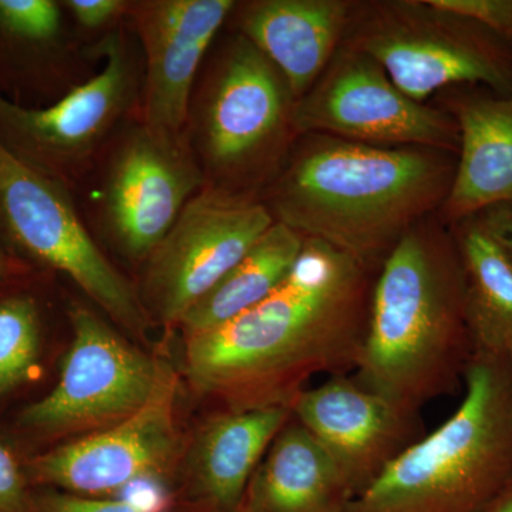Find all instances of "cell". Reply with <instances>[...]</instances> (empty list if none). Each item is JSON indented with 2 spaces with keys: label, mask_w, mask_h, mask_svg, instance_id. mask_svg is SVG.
<instances>
[{
  "label": "cell",
  "mask_w": 512,
  "mask_h": 512,
  "mask_svg": "<svg viewBox=\"0 0 512 512\" xmlns=\"http://www.w3.org/2000/svg\"><path fill=\"white\" fill-rule=\"evenodd\" d=\"M458 15L476 20L512 47V0H431Z\"/></svg>",
  "instance_id": "cb8c5ba5"
},
{
  "label": "cell",
  "mask_w": 512,
  "mask_h": 512,
  "mask_svg": "<svg viewBox=\"0 0 512 512\" xmlns=\"http://www.w3.org/2000/svg\"><path fill=\"white\" fill-rule=\"evenodd\" d=\"M247 493L252 512H345L355 498L335 461L292 416Z\"/></svg>",
  "instance_id": "d6986e66"
},
{
  "label": "cell",
  "mask_w": 512,
  "mask_h": 512,
  "mask_svg": "<svg viewBox=\"0 0 512 512\" xmlns=\"http://www.w3.org/2000/svg\"><path fill=\"white\" fill-rule=\"evenodd\" d=\"M254 192L205 184L147 258L140 299L167 325H180L205 293L274 225Z\"/></svg>",
  "instance_id": "30bf717a"
},
{
  "label": "cell",
  "mask_w": 512,
  "mask_h": 512,
  "mask_svg": "<svg viewBox=\"0 0 512 512\" xmlns=\"http://www.w3.org/2000/svg\"><path fill=\"white\" fill-rule=\"evenodd\" d=\"M291 410L293 419L335 461L355 497L394 458L426 436L421 410L372 392L348 375L306 387Z\"/></svg>",
  "instance_id": "4fadbf2b"
},
{
  "label": "cell",
  "mask_w": 512,
  "mask_h": 512,
  "mask_svg": "<svg viewBox=\"0 0 512 512\" xmlns=\"http://www.w3.org/2000/svg\"><path fill=\"white\" fill-rule=\"evenodd\" d=\"M0 512H39L25 476L8 448L0 444Z\"/></svg>",
  "instance_id": "484cf974"
},
{
  "label": "cell",
  "mask_w": 512,
  "mask_h": 512,
  "mask_svg": "<svg viewBox=\"0 0 512 512\" xmlns=\"http://www.w3.org/2000/svg\"><path fill=\"white\" fill-rule=\"evenodd\" d=\"M295 99L284 76L242 35L222 50L191 107L187 133L205 184L249 192L284 164Z\"/></svg>",
  "instance_id": "5b68a950"
},
{
  "label": "cell",
  "mask_w": 512,
  "mask_h": 512,
  "mask_svg": "<svg viewBox=\"0 0 512 512\" xmlns=\"http://www.w3.org/2000/svg\"><path fill=\"white\" fill-rule=\"evenodd\" d=\"M70 320L73 340L59 383L23 412L28 429L55 436L109 429L175 379L168 365L134 348L89 309L74 306Z\"/></svg>",
  "instance_id": "52a82bcc"
},
{
  "label": "cell",
  "mask_w": 512,
  "mask_h": 512,
  "mask_svg": "<svg viewBox=\"0 0 512 512\" xmlns=\"http://www.w3.org/2000/svg\"><path fill=\"white\" fill-rule=\"evenodd\" d=\"M234 0H144L131 2L128 16L144 55L140 123L167 133H185L192 89L205 53Z\"/></svg>",
  "instance_id": "9a60e30c"
},
{
  "label": "cell",
  "mask_w": 512,
  "mask_h": 512,
  "mask_svg": "<svg viewBox=\"0 0 512 512\" xmlns=\"http://www.w3.org/2000/svg\"><path fill=\"white\" fill-rule=\"evenodd\" d=\"M450 229L463 265L473 357L512 367V262L476 218Z\"/></svg>",
  "instance_id": "ffe728a7"
},
{
  "label": "cell",
  "mask_w": 512,
  "mask_h": 512,
  "mask_svg": "<svg viewBox=\"0 0 512 512\" xmlns=\"http://www.w3.org/2000/svg\"><path fill=\"white\" fill-rule=\"evenodd\" d=\"M39 512H165L154 510L128 498L82 497L49 490L36 497Z\"/></svg>",
  "instance_id": "d4e9b609"
},
{
  "label": "cell",
  "mask_w": 512,
  "mask_h": 512,
  "mask_svg": "<svg viewBox=\"0 0 512 512\" xmlns=\"http://www.w3.org/2000/svg\"><path fill=\"white\" fill-rule=\"evenodd\" d=\"M15 269L16 266L13 264L12 259L0 249V281L12 274V272H15Z\"/></svg>",
  "instance_id": "f546056e"
},
{
  "label": "cell",
  "mask_w": 512,
  "mask_h": 512,
  "mask_svg": "<svg viewBox=\"0 0 512 512\" xmlns=\"http://www.w3.org/2000/svg\"><path fill=\"white\" fill-rule=\"evenodd\" d=\"M177 377L140 412L35 458L29 474L63 493L107 498L144 478H158L178 450Z\"/></svg>",
  "instance_id": "5bb4252c"
},
{
  "label": "cell",
  "mask_w": 512,
  "mask_h": 512,
  "mask_svg": "<svg viewBox=\"0 0 512 512\" xmlns=\"http://www.w3.org/2000/svg\"><path fill=\"white\" fill-rule=\"evenodd\" d=\"M343 43L373 57L419 103L454 86L512 96V47L431 0L356 2Z\"/></svg>",
  "instance_id": "8992f818"
},
{
  "label": "cell",
  "mask_w": 512,
  "mask_h": 512,
  "mask_svg": "<svg viewBox=\"0 0 512 512\" xmlns=\"http://www.w3.org/2000/svg\"><path fill=\"white\" fill-rule=\"evenodd\" d=\"M291 407L224 410L202 426L194 444L190 494L205 512H234L262 457L291 419Z\"/></svg>",
  "instance_id": "ac0fdd59"
},
{
  "label": "cell",
  "mask_w": 512,
  "mask_h": 512,
  "mask_svg": "<svg viewBox=\"0 0 512 512\" xmlns=\"http://www.w3.org/2000/svg\"><path fill=\"white\" fill-rule=\"evenodd\" d=\"M234 512H252L251 498H249L248 493H245L244 498H242L241 504L238 505L237 510H235Z\"/></svg>",
  "instance_id": "4dcf8cb0"
},
{
  "label": "cell",
  "mask_w": 512,
  "mask_h": 512,
  "mask_svg": "<svg viewBox=\"0 0 512 512\" xmlns=\"http://www.w3.org/2000/svg\"><path fill=\"white\" fill-rule=\"evenodd\" d=\"M0 217L20 247L73 279L117 323L133 333L146 330L140 295L90 237L63 184L2 141Z\"/></svg>",
  "instance_id": "9c48e42d"
},
{
  "label": "cell",
  "mask_w": 512,
  "mask_h": 512,
  "mask_svg": "<svg viewBox=\"0 0 512 512\" xmlns=\"http://www.w3.org/2000/svg\"><path fill=\"white\" fill-rule=\"evenodd\" d=\"M483 512H512V478Z\"/></svg>",
  "instance_id": "f1b7e54d"
},
{
  "label": "cell",
  "mask_w": 512,
  "mask_h": 512,
  "mask_svg": "<svg viewBox=\"0 0 512 512\" xmlns=\"http://www.w3.org/2000/svg\"><path fill=\"white\" fill-rule=\"evenodd\" d=\"M414 225L377 271L355 379L412 409L451 396L473 359L453 232Z\"/></svg>",
  "instance_id": "3957f363"
},
{
  "label": "cell",
  "mask_w": 512,
  "mask_h": 512,
  "mask_svg": "<svg viewBox=\"0 0 512 512\" xmlns=\"http://www.w3.org/2000/svg\"><path fill=\"white\" fill-rule=\"evenodd\" d=\"M355 5L349 0H255L239 12V35L274 64L298 101L342 46Z\"/></svg>",
  "instance_id": "e0dca14e"
},
{
  "label": "cell",
  "mask_w": 512,
  "mask_h": 512,
  "mask_svg": "<svg viewBox=\"0 0 512 512\" xmlns=\"http://www.w3.org/2000/svg\"><path fill=\"white\" fill-rule=\"evenodd\" d=\"M99 73L45 109H26L0 99V121L47 167L49 177L76 175L90 164L111 131L140 106L141 67L123 33L103 46Z\"/></svg>",
  "instance_id": "7c38bea8"
},
{
  "label": "cell",
  "mask_w": 512,
  "mask_h": 512,
  "mask_svg": "<svg viewBox=\"0 0 512 512\" xmlns=\"http://www.w3.org/2000/svg\"><path fill=\"white\" fill-rule=\"evenodd\" d=\"M204 185L187 131L138 123L121 138L107 168L104 222L127 255L147 259Z\"/></svg>",
  "instance_id": "8fae6325"
},
{
  "label": "cell",
  "mask_w": 512,
  "mask_h": 512,
  "mask_svg": "<svg viewBox=\"0 0 512 512\" xmlns=\"http://www.w3.org/2000/svg\"><path fill=\"white\" fill-rule=\"evenodd\" d=\"M131 2L123 0H69L64 6L82 28L103 29L127 15Z\"/></svg>",
  "instance_id": "4316f807"
},
{
  "label": "cell",
  "mask_w": 512,
  "mask_h": 512,
  "mask_svg": "<svg viewBox=\"0 0 512 512\" xmlns=\"http://www.w3.org/2000/svg\"><path fill=\"white\" fill-rule=\"evenodd\" d=\"M40 353L39 313L29 298L0 302V394L29 379Z\"/></svg>",
  "instance_id": "7402d4cb"
},
{
  "label": "cell",
  "mask_w": 512,
  "mask_h": 512,
  "mask_svg": "<svg viewBox=\"0 0 512 512\" xmlns=\"http://www.w3.org/2000/svg\"><path fill=\"white\" fill-rule=\"evenodd\" d=\"M456 412L345 512H483L512 478V367L473 357Z\"/></svg>",
  "instance_id": "277c9868"
},
{
  "label": "cell",
  "mask_w": 512,
  "mask_h": 512,
  "mask_svg": "<svg viewBox=\"0 0 512 512\" xmlns=\"http://www.w3.org/2000/svg\"><path fill=\"white\" fill-rule=\"evenodd\" d=\"M460 133L456 174L440 218L453 227L494 205L512 202V96L458 87L448 101Z\"/></svg>",
  "instance_id": "2e32d148"
},
{
  "label": "cell",
  "mask_w": 512,
  "mask_h": 512,
  "mask_svg": "<svg viewBox=\"0 0 512 512\" xmlns=\"http://www.w3.org/2000/svg\"><path fill=\"white\" fill-rule=\"evenodd\" d=\"M305 239L275 221L244 258L185 313L180 323L185 338L220 328L269 298L291 274Z\"/></svg>",
  "instance_id": "44dd1931"
},
{
  "label": "cell",
  "mask_w": 512,
  "mask_h": 512,
  "mask_svg": "<svg viewBox=\"0 0 512 512\" xmlns=\"http://www.w3.org/2000/svg\"><path fill=\"white\" fill-rule=\"evenodd\" d=\"M376 271L306 238L284 284L220 328L185 339L195 392L224 410L291 407L313 376L355 372Z\"/></svg>",
  "instance_id": "6da1fadb"
},
{
  "label": "cell",
  "mask_w": 512,
  "mask_h": 512,
  "mask_svg": "<svg viewBox=\"0 0 512 512\" xmlns=\"http://www.w3.org/2000/svg\"><path fill=\"white\" fill-rule=\"evenodd\" d=\"M473 218L512 262V202L494 205Z\"/></svg>",
  "instance_id": "83f0119b"
},
{
  "label": "cell",
  "mask_w": 512,
  "mask_h": 512,
  "mask_svg": "<svg viewBox=\"0 0 512 512\" xmlns=\"http://www.w3.org/2000/svg\"><path fill=\"white\" fill-rule=\"evenodd\" d=\"M266 187L275 221L379 271L400 239L446 201L457 154L298 136Z\"/></svg>",
  "instance_id": "7a4b0ae2"
},
{
  "label": "cell",
  "mask_w": 512,
  "mask_h": 512,
  "mask_svg": "<svg viewBox=\"0 0 512 512\" xmlns=\"http://www.w3.org/2000/svg\"><path fill=\"white\" fill-rule=\"evenodd\" d=\"M60 8L52 0H0V28L32 42L53 39L60 30Z\"/></svg>",
  "instance_id": "603a6c76"
},
{
  "label": "cell",
  "mask_w": 512,
  "mask_h": 512,
  "mask_svg": "<svg viewBox=\"0 0 512 512\" xmlns=\"http://www.w3.org/2000/svg\"><path fill=\"white\" fill-rule=\"evenodd\" d=\"M296 136L323 134L376 147H427L457 154L460 133L447 110L399 90L373 57L342 43L311 90L295 101Z\"/></svg>",
  "instance_id": "ba28073f"
}]
</instances>
